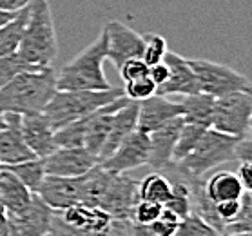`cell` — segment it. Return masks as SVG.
<instances>
[{
    "mask_svg": "<svg viewBox=\"0 0 252 236\" xmlns=\"http://www.w3.org/2000/svg\"><path fill=\"white\" fill-rule=\"evenodd\" d=\"M57 93V73L53 67L24 71L0 89V111L9 115L44 113Z\"/></svg>",
    "mask_w": 252,
    "mask_h": 236,
    "instance_id": "6da1fadb",
    "label": "cell"
},
{
    "mask_svg": "<svg viewBox=\"0 0 252 236\" xmlns=\"http://www.w3.org/2000/svg\"><path fill=\"white\" fill-rule=\"evenodd\" d=\"M17 53L34 67H53L58 42L51 4L47 0H29L28 22Z\"/></svg>",
    "mask_w": 252,
    "mask_h": 236,
    "instance_id": "7a4b0ae2",
    "label": "cell"
},
{
    "mask_svg": "<svg viewBox=\"0 0 252 236\" xmlns=\"http://www.w3.org/2000/svg\"><path fill=\"white\" fill-rule=\"evenodd\" d=\"M107 60L105 31L57 73V91H107L111 84L103 75Z\"/></svg>",
    "mask_w": 252,
    "mask_h": 236,
    "instance_id": "3957f363",
    "label": "cell"
},
{
    "mask_svg": "<svg viewBox=\"0 0 252 236\" xmlns=\"http://www.w3.org/2000/svg\"><path fill=\"white\" fill-rule=\"evenodd\" d=\"M120 97H124L122 87H111L107 91H57L46 105L44 115L57 131L71 122L93 115Z\"/></svg>",
    "mask_w": 252,
    "mask_h": 236,
    "instance_id": "277c9868",
    "label": "cell"
},
{
    "mask_svg": "<svg viewBox=\"0 0 252 236\" xmlns=\"http://www.w3.org/2000/svg\"><path fill=\"white\" fill-rule=\"evenodd\" d=\"M240 138H234L230 135L216 131V129H207L205 135L201 136L194 151L187 158L174 164V171L182 174L184 178H203L209 171L214 167L227 164L230 160H236L234 149Z\"/></svg>",
    "mask_w": 252,
    "mask_h": 236,
    "instance_id": "5b68a950",
    "label": "cell"
},
{
    "mask_svg": "<svg viewBox=\"0 0 252 236\" xmlns=\"http://www.w3.org/2000/svg\"><path fill=\"white\" fill-rule=\"evenodd\" d=\"M190 69L194 71L200 91L214 98L225 97L236 91H245L251 80L240 71L220 62H212L205 58H187Z\"/></svg>",
    "mask_w": 252,
    "mask_h": 236,
    "instance_id": "8992f818",
    "label": "cell"
},
{
    "mask_svg": "<svg viewBox=\"0 0 252 236\" xmlns=\"http://www.w3.org/2000/svg\"><path fill=\"white\" fill-rule=\"evenodd\" d=\"M252 118L251 98L245 91H236L214 100L211 127L230 135L234 138H245L249 135V122Z\"/></svg>",
    "mask_w": 252,
    "mask_h": 236,
    "instance_id": "52a82bcc",
    "label": "cell"
},
{
    "mask_svg": "<svg viewBox=\"0 0 252 236\" xmlns=\"http://www.w3.org/2000/svg\"><path fill=\"white\" fill-rule=\"evenodd\" d=\"M138 184H140V180L132 178L127 173H113L109 187L100 202V209L105 211L111 218L132 222V211L140 200Z\"/></svg>",
    "mask_w": 252,
    "mask_h": 236,
    "instance_id": "ba28073f",
    "label": "cell"
},
{
    "mask_svg": "<svg viewBox=\"0 0 252 236\" xmlns=\"http://www.w3.org/2000/svg\"><path fill=\"white\" fill-rule=\"evenodd\" d=\"M151 155V140L149 135L142 131H132L109 158L100 162V166L109 173H127L131 169L147 166Z\"/></svg>",
    "mask_w": 252,
    "mask_h": 236,
    "instance_id": "9c48e42d",
    "label": "cell"
},
{
    "mask_svg": "<svg viewBox=\"0 0 252 236\" xmlns=\"http://www.w3.org/2000/svg\"><path fill=\"white\" fill-rule=\"evenodd\" d=\"M46 174L78 178L98 166V158L84 147H57L51 155L42 158Z\"/></svg>",
    "mask_w": 252,
    "mask_h": 236,
    "instance_id": "30bf717a",
    "label": "cell"
},
{
    "mask_svg": "<svg viewBox=\"0 0 252 236\" xmlns=\"http://www.w3.org/2000/svg\"><path fill=\"white\" fill-rule=\"evenodd\" d=\"M107 36V58L120 69L122 64L132 58H142L143 55V35L134 29L127 28L118 20H111L103 26Z\"/></svg>",
    "mask_w": 252,
    "mask_h": 236,
    "instance_id": "8fae6325",
    "label": "cell"
},
{
    "mask_svg": "<svg viewBox=\"0 0 252 236\" xmlns=\"http://www.w3.org/2000/svg\"><path fill=\"white\" fill-rule=\"evenodd\" d=\"M53 213L55 211L33 195L31 202L20 213L7 214L9 236H47L51 233Z\"/></svg>",
    "mask_w": 252,
    "mask_h": 236,
    "instance_id": "7c38bea8",
    "label": "cell"
},
{
    "mask_svg": "<svg viewBox=\"0 0 252 236\" xmlns=\"http://www.w3.org/2000/svg\"><path fill=\"white\" fill-rule=\"evenodd\" d=\"M36 196L55 213L65 211L71 205L80 203V176L63 178V176L46 174L36 191Z\"/></svg>",
    "mask_w": 252,
    "mask_h": 236,
    "instance_id": "4fadbf2b",
    "label": "cell"
},
{
    "mask_svg": "<svg viewBox=\"0 0 252 236\" xmlns=\"http://www.w3.org/2000/svg\"><path fill=\"white\" fill-rule=\"evenodd\" d=\"M163 62L169 67V80L156 89V95L160 97H171V95H182V97H189L196 95L200 91V84L196 78L194 71L190 69L187 58L180 57L178 53L167 51Z\"/></svg>",
    "mask_w": 252,
    "mask_h": 236,
    "instance_id": "5bb4252c",
    "label": "cell"
},
{
    "mask_svg": "<svg viewBox=\"0 0 252 236\" xmlns=\"http://www.w3.org/2000/svg\"><path fill=\"white\" fill-rule=\"evenodd\" d=\"M178 116H182L180 102H171L169 98L155 95L143 102H138L136 129L145 135H151Z\"/></svg>",
    "mask_w": 252,
    "mask_h": 236,
    "instance_id": "9a60e30c",
    "label": "cell"
},
{
    "mask_svg": "<svg viewBox=\"0 0 252 236\" xmlns=\"http://www.w3.org/2000/svg\"><path fill=\"white\" fill-rule=\"evenodd\" d=\"M182 126H184V118L178 116L149 135L151 155L147 166H151L158 173H165L172 167V151H174Z\"/></svg>",
    "mask_w": 252,
    "mask_h": 236,
    "instance_id": "2e32d148",
    "label": "cell"
},
{
    "mask_svg": "<svg viewBox=\"0 0 252 236\" xmlns=\"http://www.w3.org/2000/svg\"><path fill=\"white\" fill-rule=\"evenodd\" d=\"M20 131L26 144L36 158H46L57 149L55 145V129L51 127L44 113L20 116Z\"/></svg>",
    "mask_w": 252,
    "mask_h": 236,
    "instance_id": "e0dca14e",
    "label": "cell"
},
{
    "mask_svg": "<svg viewBox=\"0 0 252 236\" xmlns=\"http://www.w3.org/2000/svg\"><path fill=\"white\" fill-rule=\"evenodd\" d=\"M58 216L69 229H73L82 236L100 235L109 227L111 220H113L100 207H91L86 203H75L65 211H60Z\"/></svg>",
    "mask_w": 252,
    "mask_h": 236,
    "instance_id": "ac0fdd59",
    "label": "cell"
},
{
    "mask_svg": "<svg viewBox=\"0 0 252 236\" xmlns=\"http://www.w3.org/2000/svg\"><path fill=\"white\" fill-rule=\"evenodd\" d=\"M33 158L36 156L28 147L20 131V115L6 113V127L0 131V164L15 166Z\"/></svg>",
    "mask_w": 252,
    "mask_h": 236,
    "instance_id": "d6986e66",
    "label": "cell"
},
{
    "mask_svg": "<svg viewBox=\"0 0 252 236\" xmlns=\"http://www.w3.org/2000/svg\"><path fill=\"white\" fill-rule=\"evenodd\" d=\"M136 120H138V102H129L120 111H116L115 116H113V124H111L107 140H105V144H103L102 151L98 155V164L103 162L105 158H109L116 151V147L132 131H136Z\"/></svg>",
    "mask_w": 252,
    "mask_h": 236,
    "instance_id": "ffe728a7",
    "label": "cell"
},
{
    "mask_svg": "<svg viewBox=\"0 0 252 236\" xmlns=\"http://www.w3.org/2000/svg\"><path fill=\"white\" fill-rule=\"evenodd\" d=\"M203 191L212 203L229 200H241L245 191L241 187L240 178L232 171H214L209 178H203Z\"/></svg>",
    "mask_w": 252,
    "mask_h": 236,
    "instance_id": "44dd1931",
    "label": "cell"
},
{
    "mask_svg": "<svg viewBox=\"0 0 252 236\" xmlns=\"http://www.w3.org/2000/svg\"><path fill=\"white\" fill-rule=\"evenodd\" d=\"M33 195L34 193H31L11 171L0 167V202L7 214L20 213L31 202Z\"/></svg>",
    "mask_w": 252,
    "mask_h": 236,
    "instance_id": "7402d4cb",
    "label": "cell"
},
{
    "mask_svg": "<svg viewBox=\"0 0 252 236\" xmlns=\"http://www.w3.org/2000/svg\"><path fill=\"white\" fill-rule=\"evenodd\" d=\"M111 178H113V173L105 171L100 164L93 167L91 171H87L84 176H80V203L100 207V202L109 187Z\"/></svg>",
    "mask_w": 252,
    "mask_h": 236,
    "instance_id": "603a6c76",
    "label": "cell"
},
{
    "mask_svg": "<svg viewBox=\"0 0 252 236\" xmlns=\"http://www.w3.org/2000/svg\"><path fill=\"white\" fill-rule=\"evenodd\" d=\"M214 100L216 98L205 95V93H196V95L184 97L180 105H182V118L185 124H196V126L211 129Z\"/></svg>",
    "mask_w": 252,
    "mask_h": 236,
    "instance_id": "cb8c5ba5",
    "label": "cell"
},
{
    "mask_svg": "<svg viewBox=\"0 0 252 236\" xmlns=\"http://www.w3.org/2000/svg\"><path fill=\"white\" fill-rule=\"evenodd\" d=\"M169 171H172L174 174V178H167L171 180V198L163 203V209L167 211H171L178 216V218L182 220L185 216H189L192 213V200H190V187H189V182L182 176V174H178L174 171V167H171ZM167 173V171H165Z\"/></svg>",
    "mask_w": 252,
    "mask_h": 236,
    "instance_id": "d4e9b609",
    "label": "cell"
},
{
    "mask_svg": "<svg viewBox=\"0 0 252 236\" xmlns=\"http://www.w3.org/2000/svg\"><path fill=\"white\" fill-rule=\"evenodd\" d=\"M138 196L140 200L155 202L163 205L171 198V180L167 178L165 173H158V171L147 174L138 184Z\"/></svg>",
    "mask_w": 252,
    "mask_h": 236,
    "instance_id": "484cf974",
    "label": "cell"
},
{
    "mask_svg": "<svg viewBox=\"0 0 252 236\" xmlns=\"http://www.w3.org/2000/svg\"><path fill=\"white\" fill-rule=\"evenodd\" d=\"M26 22H28V7L18 11L9 22L0 28V57H7L18 51Z\"/></svg>",
    "mask_w": 252,
    "mask_h": 236,
    "instance_id": "4316f807",
    "label": "cell"
},
{
    "mask_svg": "<svg viewBox=\"0 0 252 236\" xmlns=\"http://www.w3.org/2000/svg\"><path fill=\"white\" fill-rule=\"evenodd\" d=\"M7 171H11L31 193L36 195V191L40 187L42 180L46 176V169H44V162L42 158H33V160L22 162V164H15V166H2Z\"/></svg>",
    "mask_w": 252,
    "mask_h": 236,
    "instance_id": "83f0119b",
    "label": "cell"
},
{
    "mask_svg": "<svg viewBox=\"0 0 252 236\" xmlns=\"http://www.w3.org/2000/svg\"><path fill=\"white\" fill-rule=\"evenodd\" d=\"M205 131L207 127L196 126V124H185L184 122V126L180 129V135H178L174 151H172V166L180 164L184 158H187L194 151V147L198 145L201 136L205 135Z\"/></svg>",
    "mask_w": 252,
    "mask_h": 236,
    "instance_id": "f1b7e54d",
    "label": "cell"
},
{
    "mask_svg": "<svg viewBox=\"0 0 252 236\" xmlns=\"http://www.w3.org/2000/svg\"><path fill=\"white\" fill-rule=\"evenodd\" d=\"M89 116L80 118V120L76 122H71L67 126L57 129L55 131V145L57 147H84V138H86Z\"/></svg>",
    "mask_w": 252,
    "mask_h": 236,
    "instance_id": "f546056e",
    "label": "cell"
},
{
    "mask_svg": "<svg viewBox=\"0 0 252 236\" xmlns=\"http://www.w3.org/2000/svg\"><path fill=\"white\" fill-rule=\"evenodd\" d=\"M31 69H38V67L28 64L18 53H13V55H7V57H0V89L6 84H9L17 75Z\"/></svg>",
    "mask_w": 252,
    "mask_h": 236,
    "instance_id": "4dcf8cb0",
    "label": "cell"
},
{
    "mask_svg": "<svg viewBox=\"0 0 252 236\" xmlns=\"http://www.w3.org/2000/svg\"><path fill=\"white\" fill-rule=\"evenodd\" d=\"M143 42H145L142 55L143 62L147 64L149 67L158 62H163V58H165L167 51H169L165 38L158 35V33H147V35H143Z\"/></svg>",
    "mask_w": 252,
    "mask_h": 236,
    "instance_id": "1f68e13d",
    "label": "cell"
},
{
    "mask_svg": "<svg viewBox=\"0 0 252 236\" xmlns=\"http://www.w3.org/2000/svg\"><path fill=\"white\" fill-rule=\"evenodd\" d=\"M240 203H241L240 214H238V218L232 224L225 225L223 236L252 231V193H245V195L241 196Z\"/></svg>",
    "mask_w": 252,
    "mask_h": 236,
    "instance_id": "d6a6232c",
    "label": "cell"
},
{
    "mask_svg": "<svg viewBox=\"0 0 252 236\" xmlns=\"http://www.w3.org/2000/svg\"><path fill=\"white\" fill-rule=\"evenodd\" d=\"M174 236H223L221 233L211 227L205 220H201L198 214L190 213L189 216L182 218L180 225H178V231Z\"/></svg>",
    "mask_w": 252,
    "mask_h": 236,
    "instance_id": "836d02e7",
    "label": "cell"
},
{
    "mask_svg": "<svg viewBox=\"0 0 252 236\" xmlns=\"http://www.w3.org/2000/svg\"><path fill=\"white\" fill-rule=\"evenodd\" d=\"M124 95L131 102H143V100L156 95V84L151 80V76H143L138 80L127 82L124 87Z\"/></svg>",
    "mask_w": 252,
    "mask_h": 236,
    "instance_id": "e575fe53",
    "label": "cell"
},
{
    "mask_svg": "<svg viewBox=\"0 0 252 236\" xmlns=\"http://www.w3.org/2000/svg\"><path fill=\"white\" fill-rule=\"evenodd\" d=\"M161 211H163V205H160V203L138 200V203L134 205V211H132V224L151 225L160 216Z\"/></svg>",
    "mask_w": 252,
    "mask_h": 236,
    "instance_id": "d590c367",
    "label": "cell"
},
{
    "mask_svg": "<svg viewBox=\"0 0 252 236\" xmlns=\"http://www.w3.org/2000/svg\"><path fill=\"white\" fill-rule=\"evenodd\" d=\"M180 222H182V220L178 218L176 214L171 213V211H167V209H163L160 216H158L149 227L155 231L158 236H174L176 235Z\"/></svg>",
    "mask_w": 252,
    "mask_h": 236,
    "instance_id": "8d00e7d4",
    "label": "cell"
},
{
    "mask_svg": "<svg viewBox=\"0 0 252 236\" xmlns=\"http://www.w3.org/2000/svg\"><path fill=\"white\" fill-rule=\"evenodd\" d=\"M122 80L132 82L138 80V78H143V76H149V66L143 62L142 58H132V60H127V62L122 64L120 69Z\"/></svg>",
    "mask_w": 252,
    "mask_h": 236,
    "instance_id": "74e56055",
    "label": "cell"
},
{
    "mask_svg": "<svg viewBox=\"0 0 252 236\" xmlns=\"http://www.w3.org/2000/svg\"><path fill=\"white\" fill-rule=\"evenodd\" d=\"M240 209H241L240 200H229V202H218V203H214V213H216L218 220L221 222L223 229H225V225L232 224V222L238 218Z\"/></svg>",
    "mask_w": 252,
    "mask_h": 236,
    "instance_id": "f35d334b",
    "label": "cell"
},
{
    "mask_svg": "<svg viewBox=\"0 0 252 236\" xmlns=\"http://www.w3.org/2000/svg\"><path fill=\"white\" fill-rule=\"evenodd\" d=\"M236 176L240 178V184L245 193H252V162H240Z\"/></svg>",
    "mask_w": 252,
    "mask_h": 236,
    "instance_id": "ab89813d",
    "label": "cell"
},
{
    "mask_svg": "<svg viewBox=\"0 0 252 236\" xmlns=\"http://www.w3.org/2000/svg\"><path fill=\"white\" fill-rule=\"evenodd\" d=\"M149 76H151V80L156 84V89L160 86H163V84L169 80V67H167V64L158 62V64H155V66H151Z\"/></svg>",
    "mask_w": 252,
    "mask_h": 236,
    "instance_id": "60d3db41",
    "label": "cell"
},
{
    "mask_svg": "<svg viewBox=\"0 0 252 236\" xmlns=\"http://www.w3.org/2000/svg\"><path fill=\"white\" fill-rule=\"evenodd\" d=\"M234 156L238 162H252V138H241L236 144Z\"/></svg>",
    "mask_w": 252,
    "mask_h": 236,
    "instance_id": "b9f144b4",
    "label": "cell"
},
{
    "mask_svg": "<svg viewBox=\"0 0 252 236\" xmlns=\"http://www.w3.org/2000/svg\"><path fill=\"white\" fill-rule=\"evenodd\" d=\"M29 6V0H0V9L6 13H18Z\"/></svg>",
    "mask_w": 252,
    "mask_h": 236,
    "instance_id": "7bdbcfd3",
    "label": "cell"
},
{
    "mask_svg": "<svg viewBox=\"0 0 252 236\" xmlns=\"http://www.w3.org/2000/svg\"><path fill=\"white\" fill-rule=\"evenodd\" d=\"M131 236H158V235H156L155 231L151 229L149 225H138V224H132Z\"/></svg>",
    "mask_w": 252,
    "mask_h": 236,
    "instance_id": "ee69618b",
    "label": "cell"
},
{
    "mask_svg": "<svg viewBox=\"0 0 252 236\" xmlns=\"http://www.w3.org/2000/svg\"><path fill=\"white\" fill-rule=\"evenodd\" d=\"M15 15H17V13H6V11H2V9H0V28H2L4 24L9 22V20L15 17Z\"/></svg>",
    "mask_w": 252,
    "mask_h": 236,
    "instance_id": "f6af8a7d",
    "label": "cell"
},
{
    "mask_svg": "<svg viewBox=\"0 0 252 236\" xmlns=\"http://www.w3.org/2000/svg\"><path fill=\"white\" fill-rule=\"evenodd\" d=\"M4 127H6V113L0 111V131H2Z\"/></svg>",
    "mask_w": 252,
    "mask_h": 236,
    "instance_id": "bcb514c9",
    "label": "cell"
},
{
    "mask_svg": "<svg viewBox=\"0 0 252 236\" xmlns=\"http://www.w3.org/2000/svg\"><path fill=\"white\" fill-rule=\"evenodd\" d=\"M245 93H247V95H249V98H251V104H252V82H251V84H249V86H247Z\"/></svg>",
    "mask_w": 252,
    "mask_h": 236,
    "instance_id": "7dc6e473",
    "label": "cell"
},
{
    "mask_svg": "<svg viewBox=\"0 0 252 236\" xmlns=\"http://www.w3.org/2000/svg\"><path fill=\"white\" fill-rule=\"evenodd\" d=\"M229 236H252V231H249V233H238V235H229Z\"/></svg>",
    "mask_w": 252,
    "mask_h": 236,
    "instance_id": "c3c4849f",
    "label": "cell"
},
{
    "mask_svg": "<svg viewBox=\"0 0 252 236\" xmlns=\"http://www.w3.org/2000/svg\"><path fill=\"white\" fill-rule=\"evenodd\" d=\"M249 135H251V138H252V118H251V122H249Z\"/></svg>",
    "mask_w": 252,
    "mask_h": 236,
    "instance_id": "681fc988",
    "label": "cell"
},
{
    "mask_svg": "<svg viewBox=\"0 0 252 236\" xmlns=\"http://www.w3.org/2000/svg\"><path fill=\"white\" fill-rule=\"evenodd\" d=\"M0 167H2V164H0Z\"/></svg>",
    "mask_w": 252,
    "mask_h": 236,
    "instance_id": "f907efd6",
    "label": "cell"
}]
</instances>
